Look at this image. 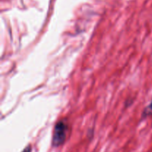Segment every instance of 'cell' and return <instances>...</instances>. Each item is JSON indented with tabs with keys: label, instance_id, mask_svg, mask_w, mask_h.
I'll use <instances>...</instances> for the list:
<instances>
[{
	"label": "cell",
	"instance_id": "1",
	"mask_svg": "<svg viewBox=\"0 0 152 152\" xmlns=\"http://www.w3.org/2000/svg\"><path fill=\"white\" fill-rule=\"evenodd\" d=\"M67 131L68 124L65 120H60L55 125L52 138V145L53 147H59L65 142Z\"/></svg>",
	"mask_w": 152,
	"mask_h": 152
},
{
	"label": "cell",
	"instance_id": "2",
	"mask_svg": "<svg viewBox=\"0 0 152 152\" xmlns=\"http://www.w3.org/2000/svg\"><path fill=\"white\" fill-rule=\"evenodd\" d=\"M150 115H152V102L145 108L143 113H142V117H146Z\"/></svg>",
	"mask_w": 152,
	"mask_h": 152
},
{
	"label": "cell",
	"instance_id": "3",
	"mask_svg": "<svg viewBox=\"0 0 152 152\" xmlns=\"http://www.w3.org/2000/svg\"><path fill=\"white\" fill-rule=\"evenodd\" d=\"M31 150H32V148H31V145H28V146L22 151V152H31Z\"/></svg>",
	"mask_w": 152,
	"mask_h": 152
}]
</instances>
